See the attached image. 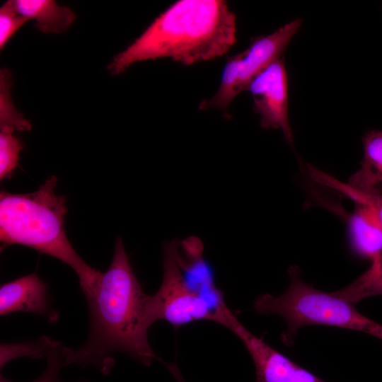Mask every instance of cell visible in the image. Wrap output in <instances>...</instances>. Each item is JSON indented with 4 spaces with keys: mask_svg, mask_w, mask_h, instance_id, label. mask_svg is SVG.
Returning <instances> with one entry per match:
<instances>
[{
    "mask_svg": "<svg viewBox=\"0 0 382 382\" xmlns=\"http://www.w3.org/2000/svg\"><path fill=\"white\" fill-rule=\"evenodd\" d=\"M84 296L89 316L88 337L79 348L64 346L66 366H93L108 375L115 364V353H125L147 366L154 359L161 360L148 339L149 295L133 272L121 238L115 241L108 269Z\"/></svg>",
    "mask_w": 382,
    "mask_h": 382,
    "instance_id": "obj_1",
    "label": "cell"
},
{
    "mask_svg": "<svg viewBox=\"0 0 382 382\" xmlns=\"http://www.w3.org/2000/svg\"><path fill=\"white\" fill-rule=\"evenodd\" d=\"M236 41V16L223 0H180L157 16L108 66L112 75L143 61L169 57L184 65L215 59Z\"/></svg>",
    "mask_w": 382,
    "mask_h": 382,
    "instance_id": "obj_2",
    "label": "cell"
},
{
    "mask_svg": "<svg viewBox=\"0 0 382 382\" xmlns=\"http://www.w3.org/2000/svg\"><path fill=\"white\" fill-rule=\"evenodd\" d=\"M52 175L35 192L0 194L1 248L21 245L53 257L76 273L83 295L98 282L102 272L88 265L76 253L64 229L66 199L56 193Z\"/></svg>",
    "mask_w": 382,
    "mask_h": 382,
    "instance_id": "obj_3",
    "label": "cell"
},
{
    "mask_svg": "<svg viewBox=\"0 0 382 382\" xmlns=\"http://www.w3.org/2000/svg\"><path fill=\"white\" fill-rule=\"evenodd\" d=\"M288 273L290 283L282 294H261L253 303L259 313L274 314L285 320L287 330L281 336L285 345L293 344L301 328L312 325L360 331L382 340V325L360 313L352 303L309 285L296 265L289 267Z\"/></svg>",
    "mask_w": 382,
    "mask_h": 382,
    "instance_id": "obj_4",
    "label": "cell"
},
{
    "mask_svg": "<svg viewBox=\"0 0 382 382\" xmlns=\"http://www.w3.org/2000/svg\"><path fill=\"white\" fill-rule=\"evenodd\" d=\"M301 23V19H296L268 35L255 37L246 50L228 57L217 91L212 98L202 100L199 110L215 108L230 117L228 108L233 100L248 89L255 76L280 59Z\"/></svg>",
    "mask_w": 382,
    "mask_h": 382,
    "instance_id": "obj_5",
    "label": "cell"
},
{
    "mask_svg": "<svg viewBox=\"0 0 382 382\" xmlns=\"http://www.w3.org/2000/svg\"><path fill=\"white\" fill-rule=\"evenodd\" d=\"M178 242L163 245V275L158 290L149 295L146 318L151 326L163 320L175 328L198 320L217 322L218 315L208 302L186 283L177 260Z\"/></svg>",
    "mask_w": 382,
    "mask_h": 382,
    "instance_id": "obj_6",
    "label": "cell"
},
{
    "mask_svg": "<svg viewBox=\"0 0 382 382\" xmlns=\"http://www.w3.org/2000/svg\"><path fill=\"white\" fill-rule=\"evenodd\" d=\"M219 325L232 332L245 347L255 365V382H325L253 334L230 309Z\"/></svg>",
    "mask_w": 382,
    "mask_h": 382,
    "instance_id": "obj_7",
    "label": "cell"
},
{
    "mask_svg": "<svg viewBox=\"0 0 382 382\" xmlns=\"http://www.w3.org/2000/svg\"><path fill=\"white\" fill-rule=\"evenodd\" d=\"M253 109L260 116L264 129L282 130L286 141L292 145L293 132L288 113V81L284 61L279 59L255 76L249 84Z\"/></svg>",
    "mask_w": 382,
    "mask_h": 382,
    "instance_id": "obj_8",
    "label": "cell"
},
{
    "mask_svg": "<svg viewBox=\"0 0 382 382\" xmlns=\"http://www.w3.org/2000/svg\"><path fill=\"white\" fill-rule=\"evenodd\" d=\"M202 253L201 241L191 236L178 242L177 260L186 283L217 313V323L228 307L224 293L215 284L213 270L204 259Z\"/></svg>",
    "mask_w": 382,
    "mask_h": 382,
    "instance_id": "obj_9",
    "label": "cell"
},
{
    "mask_svg": "<svg viewBox=\"0 0 382 382\" xmlns=\"http://www.w3.org/2000/svg\"><path fill=\"white\" fill-rule=\"evenodd\" d=\"M48 287L37 272L23 276L0 286V315L25 312L38 315L50 323L59 318L48 299Z\"/></svg>",
    "mask_w": 382,
    "mask_h": 382,
    "instance_id": "obj_10",
    "label": "cell"
},
{
    "mask_svg": "<svg viewBox=\"0 0 382 382\" xmlns=\"http://www.w3.org/2000/svg\"><path fill=\"white\" fill-rule=\"evenodd\" d=\"M355 204L347 221L350 245L357 255L371 260L370 269L377 270L382 266V225L370 207Z\"/></svg>",
    "mask_w": 382,
    "mask_h": 382,
    "instance_id": "obj_11",
    "label": "cell"
},
{
    "mask_svg": "<svg viewBox=\"0 0 382 382\" xmlns=\"http://www.w3.org/2000/svg\"><path fill=\"white\" fill-rule=\"evenodd\" d=\"M18 11L35 22L40 32L59 34L66 32L76 21L75 13L53 0H15Z\"/></svg>",
    "mask_w": 382,
    "mask_h": 382,
    "instance_id": "obj_12",
    "label": "cell"
},
{
    "mask_svg": "<svg viewBox=\"0 0 382 382\" xmlns=\"http://www.w3.org/2000/svg\"><path fill=\"white\" fill-rule=\"evenodd\" d=\"M364 158L360 168L349 178V186L369 190L382 185V131L371 130L363 137Z\"/></svg>",
    "mask_w": 382,
    "mask_h": 382,
    "instance_id": "obj_13",
    "label": "cell"
},
{
    "mask_svg": "<svg viewBox=\"0 0 382 382\" xmlns=\"http://www.w3.org/2000/svg\"><path fill=\"white\" fill-rule=\"evenodd\" d=\"M309 170L313 178L321 185L340 192L355 203L370 207L382 225V190L376 187L363 190H357L315 168L310 167Z\"/></svg>",
    "mask_w": 382,
    "mask_h": 382,
    "instance_id": "obj_14",
    "label": "cell"
},
{
    "mask_svg": "<svg viewBox=\"0 0 382 382\" xmlns=\"http://www.w3.org/2000/svg\"><path fill=\"white\" fill-rule=\"evenodd\" d=\"M11 86V72L2 69L0 71V129L11 132L30 130V122L16 109L13 102Z\"/></svg>",
    "mask_w": 382,
    "mask_h": 382,
    "instance_id": "obj_15",
    "label": "cell"
},
{
    "mask_svg": "<svg viewBox=\"0 0 382 382\" xmlns=\"http://www.w3.org/2000/svg\"><path fill=\"white\" fill-rule=\"evenodd\" d=\"M332 293L352 303L368 297L382 295V266L377 270L369 268L347 286Z\"/></svg>",
    "mask_w": 382,
    "mask_h": 382,
    "instance_id": "obj_16",
    "label": "cell"
},
{
    "mask_svg": "<svg viewBox=\"0 0 382 382\" xmlns=\"http://www.w3.org/2000/svg\"><path fill=\"white\" fill-rule=\"evenodd\" d=\"M57 340L42 335L35 341L1 343L0 345V369L11 360L18 357L41 359L47 357Z\"/></svg>",
    "mask_w": 382,
    "mask_h": 382,
    "instance_id": "obj_17",
    "label": "cell"
},
{
    "mask_svg": "<svg viewBox=\"0 0 382 382\" xmlns=\"http://www.w3.org/2000/svg\"><path fill=\"white\" fill-rule=\"evenodd\" d=\"M23 145L11 132H0V179L8 178L18 164Z\"/></svg>",
    "mask_w": 382,
    "mask_h": 382,
    "instance_id": "obj_18",
    "label": "cell"
},
{
    "mask_svg": "<svg viewBox=\"0 0 382 382\" xmlns=\"http://www.w3.org/2000/svg\"><path fill=\"white\" fill-rule=\"evenodd\" d=\"M29 20L17 9L14 0L6 1L0 8V49L6 45L11 37Z\"/></svg>",
    "mask_w": 382,
    "mask_h": 382,
    "instance_id": "obj_19",
    "label": "cell"
},
{
    "mask_svg": "<svg viewBox=\"0 0 382 382\" xmlns=\"http://www.w3.org/2000/svg\"><path fill=\"white\" fill-rule=\"evenodd\" d=\"M63 347L64 345L61 342L56 341L46 357V366L43 373L30 382H62L59 374L62 367L66 366L62 352ZM0 382L12 381L1 374Z\"/></svg>",
    "mask_w": 382,
    "mask_h": 382,
    "instance_id": "obj_20",
    "label": "cell"
},
{
    "mask_svg": "<svg viewBox=\"0 0 382 382\" xmlns=\"http://www.w3.org/2000/svg\"><path fill=\"white\" fill-rule=\"evenodd\" d=\"M169 372L172 374L177 382H187L183 376L180 369L176 363V361L173 362H164L161 361Z\"/></svg>",
    "mask_w": 382,
    "mask_h": 382,
    "instance_id": "obj_21",
    "label": "cell"
},
{
    "mask_svg": "<svg viewBox=\"0 0 382 382\" xmlns=\"http://www.w3.org/2000/svg\"><path fill=\"white\" fill-rule=\"evenodd\" d=\"M76 382H93V381H88V380H85V379H83V380H79V381H77Z\"/></svg>",
    "mask_w": 382,
    "mask_h": 382,
    "instance_id": "obj_22",
    "label": "cell"
},
{
    "mask_svg": "<svg viewBox=\"0 0 382 382\" xmlns=\"http://www.w3.org/2000/svg\"><path fill=\"white\" fill-rule=\"evenodd\" d=\"M377 188H378L379 190H382V185L378 186Z\"/></svg>",
    "mask_w": 382,
    "mask_h": 382,
    "instance_id": "obj_23",
    "label": "cell"
}]
</instances>
